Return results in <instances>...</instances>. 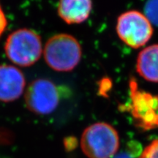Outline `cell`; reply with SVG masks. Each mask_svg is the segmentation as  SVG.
<instances>
[{"instance_id":"cell-1","label":"cell","mask_w":158,"mask_h":158,"mask_svg":"<svg viewBox=\"0 0 158 158\" xmlns=\"http://www.w3.org/2000/svg\"><path fill=\"white\" fill-rule=\"evenodd\" d=\"M44 59L47 64L58 72H69L76 68L81 59L80 43L72 35L57 34L45 43Z\"/></svg>"},{"instance_id":"cell-2","label":"cell","mask_w":158,"mask_h":158,"mask_svg":"<svg viewBox=\"0 0 158 158\" xmlns=\"http://www.w3.org/2000/svg\"><path fill=\"white\" fill-rule=\"evenodd\" d=\"M81 147L89 158H113L119 147V137L109 124L97 122L84 131Z\"/></svg>"},{"instance_id":"cell-3","label":"cell","mask_w":158,"mask_h":158,"mask_svg":"<svg viewBox=\"0 0 158 158\" xmlns=\"http://www.w3.org/2000/svg\"><path fill=\"white\" fill-rule=\"evenodd\" d=\"M5 51L12 62L29 67L37 62L43 52L40 35L29 29H20L11 33L5 44Z\"/></svg>"},{"instance_id":"cell-4","label":"cell","mask_w":158,"mask_h":158,"mask_svg":"<svg viewBox=\"0 0 158 158\" xmlns=\"http://www.w3.org/2000/svg\"><path fill=\"white\" fill-rule=\"evenodd\" d=\"M116 31L125 44L138 48L149 40L152 36L153 29L146 15L138 11L130 10L118 18Z\"/></svg>"},{"instance_id":"cell-5","label":"cell","mask_w":158,"mask_h":158,"mask_svg":"<svg viewBox=\"0 0 158 158\" xmlns=\"http://www.w3.org/2000/svg\"><path fill=\"white\" fill-rule=\"evenodd\" d=\"M26 106L38 115L54 112L60 100L59 87L48 79L38 78L29 84L25 92Z\"/></svg>"},{"instance_id":"cell-6","label":"cell","mask_w":158,"mask_h":158,"mask_svg":"<svg viewBox=\"0 0 158 158\" xmlns=\"http://www.w3.org/2000/svg\"><path fill=\"white\" fill-rule=\"evenodd\" d=\"M24 75L19 69L8 64H0V101H15L25 89Z\"/></svg>"},{"instance_id":"cell-7","label":"cell","mask_w":158,"mask_h":158,"mask_svg":"<svg viewBox=\"0 0 158 158\" xmlns=\"http://www.w3.org/2000/svg\"><path fill=\"white\" fill-rule=\"evenodd\" d=\"M92 7L89 0H63L58 5V14L68 24L81 23L89 16Z\"/></svg>"},{"instance_id":"cell-8","label":"cell","mask_w":158,"mask_h":158,"mask_svg":"<svg viewBox=\"0 0 158 158\" xmlns=\"http://www.w3.org/2000/svg\"><path fill=\"white\" fill-rule=\"evenodd\" d=\"M137 72L144 79L158 83V45L143 49L138 56Z\"/></svg>"},{"instance_id":"cell-9","label":"cell","mask_w":158,"mask_h":158,"mask_svg":"<svg viewBox=\"0 0 158 158\" xmlns=\"http://www.w3.org/2000/svg\"><path fill=\"white\" fill-rule=\"evenodd\" d=\"M146 17L156 26H158V0L149 1L144 7Z\"/></svg>"},{"instance_id":"cell-10","label":"cell","mask_w":158,"mask_h":158,"mask_svg":"<svg viewBox=\"0 0 158 158\" xmlns=\"http://www.w3.org/2000/svg\"><path fill=\"white\" fill-rule=\"evenodd\" d=\"M139 158H158V139L150 143L144 149Z\"/></svg>"},{"instance_id":"cell-11","label":"cell","mask_w":158,"mask_h":158,"mask_svg":"<svg viewBox=\"0 0 158 158\" xmlns=\"http://www.w3.org/2000/svg\"><path fill=\"white\" fill-rule=\"evenodd\" d=\"M13 140V135L9 130L0 129V144H10Z\"/></svg>"},{"instance_id":"cell-12","label":"cell","mask_w":158,"mask_h":158,"mask_svg":"<svg viewBox=\"0 0 158 158\" xmlns=\"http://www.w3.org/2000/svg\"><path fill=\"white\" fill-rule=\"evenodd\" d=\"M7 25V21L1 5H0V37L5 31Z\"/></svg>"},{"instance_id":"cell-13","label":"cell","mask_w":158,"mask_h":158,"mask_svg":"<svg viewBox=\"0 0 158 158\" xmlns=\"http://www.w3.org/2000/svg\"><path fill=\"white\" fill-rule=\"evenodd\" d=\"M113 158H133L130 157V155H128L127 153H120L117 155H115Z\"/></svg>"}]
</instances>
